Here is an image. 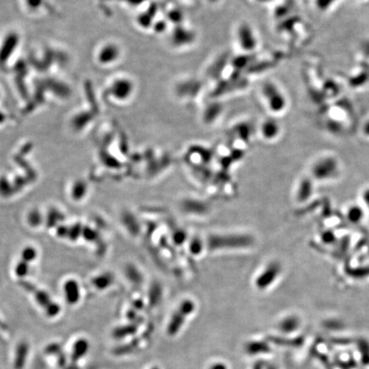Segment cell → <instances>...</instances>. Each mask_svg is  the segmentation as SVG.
Returning <instances> with one entry per match:
<instances>
[{"label": "cell", "mask_w": 369, "mask_h": 369, "mask_svg": "<svg viewBox=\"0 0 369 369\" xmlns=\"http://www.w3.org/2000/svg\"><path fill=\"white\" fill-rule=\"evenodd\" d=\"M312 176L317 180L332 179L338 173V162L332 156L318 160L312 167Z\"/></svg>", "instance_id": "cell-1"}, {"label": "cell", "mask_w": 369, "mask_h": 369, "mask_svg": "<svg viewBox=\"0 0 369 369\" xmlns=\"http://www.w3.org/2000/svg\"><path fill=\"white\" fill-rule=\"evenodd\" d=\"M195 309V304L191 300H186L180 303L179 308L173 314L167 325V332L169 336H174L180 331L184 320Z\"/></svg>", "instance_id": "cell-2"}, {"label": "cell", "mask_w": 369, "mask_h": 369, "mask_svg": "<svg viewBox=\"0 0 369 369\" xmlns=\"http://www.w3.org/2000/svg\"><path fill=\"white\" fill-rule=\"evenodd\" d=\"M252 238L248 235H226L211 238L210 241L211 248H241L251 245Z\"/></svg>", "instance_id": "cell-3"}, {"label": "cell", "mask_w": 369, "mask_h": 369, "mask_svg": "<svg viewBox=\"0 0 369 369\" xmlns=\"http://www.w3.org/2000/svg\"><path fill=\"white\" fill-rule=\"evenodd\" d=\"M282 268L278 262H272L266 266L265 268L256 279V286L260 290H265L271 286L278 279Z\"/></svg>", "instance_id": "cell-4"}, {"label": "cell", "mask_w": 369, "mask_h": 369, "mask_svg": "<svg viewBox=\"0 0 369 369\" xmlns=\"http://www.w3.org/2000/svg\"><path fill=\"white\" fill-rule=\"evenodd\" d=\"M29 352V343L25 341L18 343L16 353H15L14 365H13L15 369L24 368V366L26 365Z\"/></svg>", "instance_id": "cell-5"}, {"label": "cell", "mask_w": 369, "mask_h": 369, "mask_svg": "<svg viewBox=\"0 0 369 369\" xmlns=\"http://www.w3.org/2000/svg\"><path fill=\"white\" fill-rule=\"evenodd\" d=\"M314 191V184L310 178H303L297 188V199L299 202H305L311 197Z\"/></svg>", "instance_id": "cell-6"}, {"label": "cell", "mask_w": 369, "mask_h": 369, "mask_svg": "<svg viewBox=\"0 0 369 369\" xmlns=\"http://www.w3.org/2000/svg\"><path fill=\"white\" fill-rule=\"evenodd\" d=\"M90 343L86 338H79L75 341L74 343L72 349V360L74 362H76L77 360H80L81 358L84 357L87 355V352L89 350Z\"/></svg>", "instance_id": "cell-7"}, {"label": "cell", "mask_w": 369, "mask_h": 369, "mask_svg": "<svg viewBox=\"0 0 369 369\" xmlns=\"http://www.w3.org/2000/svg\"><path fill=\"white\" fill-rule=\"evenodd\" d=\"M65 296L67 302L70 304H75L78 302L80 298V291L76 283L73 281L67 283L65 286Z\"/></svg>", "instance_id": "cell-8"}, {"label": "cell", "mask_w": 369, "mask_h": 369, "mask_svg": "<svg viewBox=\"0 0 369 369\" xmlns=\"http://www.w3.org/2000/svg\"><path fill=\"white\" fill-rule=\"evenodd\" d=\"M363 211L361 210V208L356 205L349 208L348 213H347L348 220L353 223H359L361 220L363 219Z\"/></svg>", "instance_id": "cell-9"}, {"label": "cell", "mask_w": 369, "mask_h": 369, "mask_svg": "<svg viewBox=\"0 0 369 369\" xmlns=\"http://www.w3.org/2000/svg\"><path fill=\"white\" fill-rule=\"evenodd\" d=\"M279 133V127L274 121H267L263 125V133L265 138H273Z\"/></svg>", "instance_id": "cell-10"}, {"label": "cell", "mask_w": 369, "mask_h": 369, "mask_svg": "<svg viewBox=\"0 0 369 369\" xmlns=\"http://www.w3.org/2000/svg\"><path fill=\"white\" fill-rule=\"evenodd\" d=\"M134 332H135V328L133 326H121V327L115 329L113 332V336L117 338H121V337H127L128 335L133 334Z\"/></svg>", "instance_id": "cell-11"}, {"label": "cell", "mask_w": 369, "mask_h": 369, "mask_svg": "<svg viewBox=\"0 0 369 369\" xmlns=\"http://www.w3.org/2000/svg\"><path fill=\"white\" fill-rule=\"evenodd\" d=\"M362 199L369 211V188H366L364 190L363 194H362Z\"/></svg>", "instance_id": "cell-12"}, {"label": "cell", "mask_w": 369, "mask_h": 369, "mask_svg": "<svg viewBox=\"0 0 369 369\" xmlns=\"http://www.w3.org/2000/svg\"><path fill=\"white\" fill-rule=\"evenodd\" d=\"M35 257V251H32L31 249H27L26 251L23 253V257L25 259H30Z\"/></svg>", "instance_id": "cell-13"}, {"label": "cell", "mask_w": 369, "mask_h": 369, "mask_svg": "<svg viewBox=\"0 0 369 369\" xmlns=\"http://www.w3.org/2000/svg\"><path fill=\"white\" fill-rule=\"evenodd\" d=\"M210 369H228V366L222 362H217V363L213 364Z\"/></svg>", "instance_id": "cell-14"}, {"label": "cell", "mask_w": 369, "mask_h": 369, "mask_svg": "<svg viewBox=\"0 0 369 369\" xmlns=\"http://www.w3.org/2000/svg\"><path fill=\"white\" fill-rule=\"evenodd\" d=\"M365 133H366V135L369 136V122L366 124V127H365Z\"/></svg>", "instance_id": "cell-15"}, {"label": "cell", "mask_w": 369, "mask_h": 369, "mask_svg": "<svg viewBox=\"0 0 369 369\" xmlns=\"http://www.w3.org/2000/svg\"><path fill=\"white\" fill-rule=\"evenodd\" d=\"M150 369H160L159 367H157V366H154V367H152V368Z\"/></svg>", "instance_id": "cell-16"}, {"label": "cell", "mask_w": 369, "mask_h": 369, "mask_svg": "<svg viewBox=\"0 0 369 369\" xmlns=\"http://www.w3.org/2000/svg\"><path fill=\"white\" fill-rule=\"evenodd\" d=\"M2 327V322H1V320H0V328Z\"/></svg>", "instance_id": "cell-17"}]
</instances>
